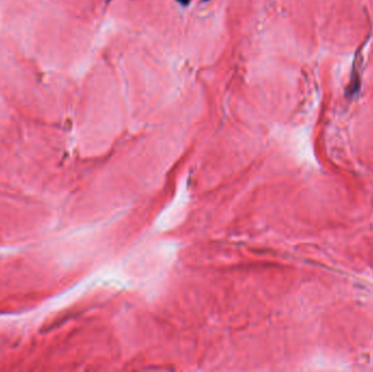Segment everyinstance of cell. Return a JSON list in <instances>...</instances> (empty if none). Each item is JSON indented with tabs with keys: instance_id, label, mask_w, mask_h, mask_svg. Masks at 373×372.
Returning <instances> with one entry per match:
<instances>
[{
	"instance_id": "3957f363",
	"label": "cell",
	"mask_w": 373,
	"mask_h": 372,
	"mask_svg": "<svg viewBox=\"0 0 373 372\" xmlns=\"http://www.w3.org/2000/svg\"><path fill=\"white\" fill-rule=\"evenodd\" d=\"M203 2H210V0H203Z\"/></svg>"
},
{
	"instance_id": "7a4b0ae2",
	"label": "cell",
	"mask_w": 373,
	"mask_h": 372,
	"mask_svg": "<svg viewBox=\"0 0 373 372\" xmlns=\"http://www.w3.org/2000/svg\"><path fill=\"white\" fill-rule=\"evenodd\" d=\"M177 2L180 4L181 6H186V5L190 4V0H177Z\"/></svg>"
},
{
	"instance_id": "6da1fadb",
	"label": "cell",
	"mask_w": 373,
	"mask_h": 372,
	"mask_svg": "<svg viewBox=\"0 0 373 372\" xmlns=\"http://www.w3.org/2000/svg\"><path fill=\"white\" fill-rule=\"evenodd\" d=\"M189 189L188 181L185 179H181L180 183L178 185V189L174 199L171 200L167 208L164 209L162 213L158 215L155 227L158 230H168L174 228L183 219L186 208L189 204Z\"/></svg>"
}]
</instances>
